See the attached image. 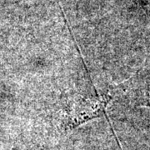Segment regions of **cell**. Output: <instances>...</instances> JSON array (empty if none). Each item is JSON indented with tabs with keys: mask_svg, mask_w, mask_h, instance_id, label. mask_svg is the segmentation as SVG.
Listing matches in <instances>:
<instances>
[{
	"mask_svg": "<svg viewBox=\"0 0 150 150\" xmlns=\"http://www.w3.org/2000/svg\"><path fill=\"white\" fill-rule=\"evenodd\" d=\"M149 98H150V96H149ZM149 102H150V99H149Z\"/></svg>",
	"mask_w": 150,
	"mask_h": 150,
	"instance_id": "cell-1",
	"label": "cell"
}]
</instances>
